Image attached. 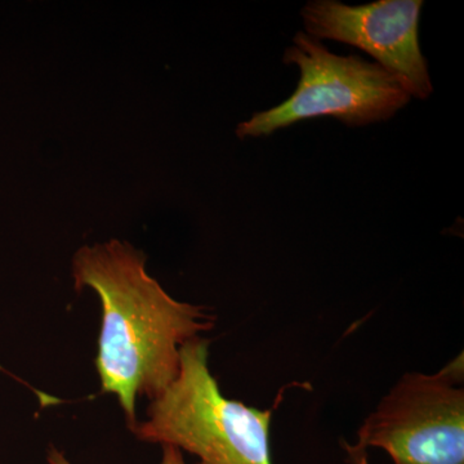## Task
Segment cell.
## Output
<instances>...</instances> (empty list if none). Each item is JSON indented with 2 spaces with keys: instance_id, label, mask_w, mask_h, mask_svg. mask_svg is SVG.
<instances>
[{
  "instance_id": "obj_1",
  "label": "cell",
  "mask_w": 464,
  "mask_h": 464,
  "mask_svg": "<svg viewBox=\"0 0 464 464\" xmlns=\"http://www.w3.org/2000/svg\"><path fill=\"white\" fill-rule=\"evenodd\" d=\"M145 265L142 252L119 240L83 246L72 264L76 288L90 286L100 295L97 372L130 430L139 423L136 400L159 398L179 373L181 348L215 326L206 308L170 297Z\"/></svg>"
},
{
  "instance_id": "obj_2",
  "label": "cell",
  "mask_w": 464,
  "mask_h": 464,
  "mask_svg": "<svg viewBox=\"0 0 464 464\" xmlns=\"http://www.w3.org/2000/svg\"><path fill=\"white\" fill-rule=\"evenodd\" d=\"M208 346L198 337L181 348L179 375L152 400L134 435L188 451L199 458L198 464H273V408L259 411L225 398L210 373Z\"/></svg>"
},
{
  "instance_id": "obj_3",
  "label": "cell",
  "mask_w": 464,
  "mask_h": 464,
  "mask_svg": "<svg viewBox=\"0 0 464 464\" xmlns=\"http://www.w3.org/2000/svg\"><path fill=\"white\" fill-rule=\"evenodd\" d=\"M283 61L298 66L297 90L282 105L240 123L239 139L270 136L298 121L323 116H332L348 127L377 123L389 121L411 101V92L398 76L355 54L332 53L306 33L295 34Z\"/></svg>"
},
{
  "instance_id": "obj_4",
  "label": "cell",
  "mask_w": 464,
  "mask_h": 464,
  "mask_svg": "<svg viewBox=\"0 0 464 464\" xmlns=\"http://www.w3.org/2000/svg\"><path fill=\"white\" fill-rule=\"evenodd\" d=\"M464 365L406 373L356 433V449H381L393 464H464Z\"/></svg>"
},
{
  "instance_id": "obj_5",
  "label": "cell",
  "mask_w": 464,
  "mask_h": 464,
  "mask_svg": "<svg viewBox=\"0 0 464 464\" xmlns=\"http://www.w3.org/2000/svg\"><path fill=\"white\" fill-rule=\"evenodd\" d=\"M422 8V0H380L362 5L314 0L302 9V18L308 35L366 52L401 79L411 96L426 100L433 87L420 45Z\"/></svg>"
},
{
  "instance_id": "obj_6",
  "label": "cell",
  "mask_w": 464,
  "mask_h": 464,
  "mask_svg": "<svg viewBox=\"0 0 464 464\" xmlns=\"http://www.w3.org/2000/svg\"><path fill=\"white\" fill-rule=\"evenodd\" d=\"M164 454L161 464H186L182 451L179 448L172 445H163ZM48 463L50 464H70L65 456L60 451L53 449L48 456Z\"/></svg>"
},
{
  "instance_id": "obj_7",
  "label": "cell",
  "mask_w": 464,
  "mask_h": 464,
  "mask_svg": "<svg viewBox=\"0 0 464 464\" xmlns=\"http://www.w3.org/2000/svg\"><path fill=\"white\" fill-rule=\"evenodd\" d=\"M343 449L346 451V460L348 464H371L369 462L368 450L356 449L350 442H343Z\"/></svg>"
}]
</instances>
